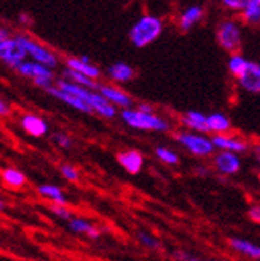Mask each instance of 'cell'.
Segmentation results:
<instances>
[{
  "label": "cell",
  "instance_id": "cell-1",
  "mask_svg": "<svg viewBox=\"0 0 260 261\" xmlns=\"http://www.w3.org/2000/svg\"><path fill=\"white\" fill-rule=\"evenodd\" d=\"M163 32V21L155 15H144L133 25L128 37L136 48H146Z\"/></svg>",
  "mask_w": 260,
  "mask_h": 261
},
{
  "label": "cell",
  "instance_id": "cell-2",
  "mask_svg": "<svg viewBox=\"0 0 260 261\" xmlns=\"http://www.w3.org/2000/svg\"><path fill=\"white\" fill-rule=\"evenodd\" d=\"M122 120L129 126L139 130H155V133H166L170 130V123L155 113H142L139 110L126 109L120 113Z\"/></svg>",
  "mask_w": 260,
  "mask_h": 261
},
{
  "label": "cell",
  "instance_id": "cell-3",
  "mask_svg": "<svg viewBox=\"0 0 260 261\" xmlns=\"http://www.w3.org/2000/svg\"><path fill=\"white\" fill-rule=\"evenodd\" d=\"M15 38L18 40V43L21 45V48L24 49L26 56H31L34 62L40 64V65H45L50 70L55 69L58 65V58L53 51H50L46 46L40 45L34 42L32 38L26 37V35H15Z\"/></svg>",
  "mask_w": 260,
  "mask_h": 261
},
{
  "label": "cell",
  "instance_id": "cell-4",
  "mask_svg": "<svg viewBox=\"0 0 260 261\" xmlns=\"http://www.w3.org/2000/svg\"><path fill=\"white\" fill-rule=\"evenodd\" d=\"M217 43L228 53L235 55L241 48V28L237 21H222L216 31Z\"/></svg>",
  "mask_w": 260,
  "mask_h": 261
},
{
  "label": "cell",
  "instance_id": "cell-5",
  "mask_svg": "<svg viewBox=\"0 0 260 261\" xmlns=\"http://www.w3.org/2000/svg\"><path fill=\"white\" fill-rule=\"evenodd\" d=\"M0 59L13 69H16L22 61H26L24 49L16 38L11 37L5 29H0Z\"/></svg>",
  "mask_w": 260,
  "mask_h": 261
},
{
  "label": "cell",
  "instance_id": "cell-6",
  "mask_svg": "<svg viewBox=\"0 0 260 261\" xmlns=\"http://www.w3.org/2000/svg\"><path fill=\"white\" fill-rule=\"evenodd\" d=\"M176 140L185 150H188L195 156H209L214 153V147L209 137H204L193 133H179L176 134Z\"/></svg>",
  "mask_w": 260,
  "mask_h": 261
},
{
  "label": "cell",
  "instance_id": "cell-7",
  "mask_svg": "<svg viewBox=\"0 0 260 261\" xmlns=\"http://www.w3.org/2000/svg\"><path fill=\"white\" fill-rule=\"evenodd\" d=\"M16 70L22 76L32 78L34 83L43 89L53 86V70H50L45 65H40L34 61H22L16 67Z\"/></svg>",
  "mask_w": 260,
  "mask_h": 261
},
{
  "label": "cell",
  "instance_id": "cell-8",
  "mask_svg": "<svg viewBox=\"0 0 260 261\" xmlns=\"http://www.w3.org/2000/svg\"><path fill=\"white\" fill-rule=\"evenodd\" d=\"M82 100L86 103V106L91 109V112L93 113H98L101 116H104V118H115L116 116V109L113 106H110V103L104 99L98 91H91V89H85V93L82 96Z\"/></svg>",
  "mask_w": 260,
  "mask_h": 261
},
{
  "label": "cell",
  "instance_id": "cell-9",
  "mask_svg": "<svg viewBox=\"0 0 260 261\" xmlns=\"http://www.w3.org/2000/svg\"><path fill=\"white\" fill-rule=\"evenodd\" d=\"M98 93L113 107H123V110H126L131 109L133 106V99L120 88H115L110 85H98Z\"/></svg>",
  "mask_w": 260,
  "mask_h": 261
},
{
  "label": "cell",
  "instance_id": "cell-10",
  "mask_svg": "<svg viewBox=\"0 0 260 261\" xmlns=\"http://www.w3.org/2000/svg\"><path fill=\"white\" fill-rule=\"evenodd\" d=\"M238 82L243 89H246L251 94L260 93V65L254 61H249L246 65V70L238 78Z\"/></svg>",
  "mask_w": 260,
  "mask_h": 261
},
{
  "label": "cell",
  "instance_id": "cell-11",
  "mask_svg": "<svg viewBox=\"0 0 260 261\" xmlns=\"http://www.w3.org/2000/svg\"><path fill=\"white\" fill-rule=\"evenodd\" d=\"M116 161L120 163V166L125 169L128 174L136 175L142 171L144 166V156L137 150H125L116 154Z\"/></svg>",
  "mask_w": 260,
  "mask_h": 261
},
{
  "label": "cell",
  "instance_id": "cell-12",
  "mask_svg": "<svg viewBox=\"0 0 260 261\" xmlns=\"http://www.w3.org/2000/svg\"><path fill=\"white\" fill-rule=\"evenodd\" d=\"M214 166L220 174H237L241 169V161L238 154L228 153V151H220L214 156Z\"/></svg>",
  "mask_w": 260,
  "mask_h": 261
},
{
  "label": "cell",
  "instance_id": "cell-13",
  "mask_svg": "<svg viewBox=\"0 0 260 261\" xmlns=\"http://www.w3.org/2000/svg\"><path fill=\"white\" fill-rule=\"evenodd\" d=\"M211 143L214 148H219L222 151H228V153H243L248 150V143L241 139L231 137V136H225V134H216L211 139Z\"/></svg>",
  "mask_w": 260,
  "mask_h": 261
},
{
  "label": "cell",
  "instance_id": "cell-14",
  "mask_svg": "<svg viewBox=\"0 0 260 261\" xmlns=\"http://www.w3.org/2000/svg\"><path fill=\"white\" fill-rule=\"evenodd\" d=\"M66 65H67L69 70L82 73V75L91 78V80H96V78L101 76V70L96 67L94 64H91L86 56H83V58H67Z\"/></svg>",
  "mask_w": 260,
  "mask_h": 261
},
{
  "label": "cell",
  "instance_id": "cell-15",
  "mask_svg": "<svg viewBox=\"0 0 260 261\" xmlns=\"http://www.w3.org/2000/svg\"><path fill=\"white\" fill-rule=\"evenodd\" d=\"M21 126L22 129L32 137H43L48 134V123L42 118V116H37V115H24L21 118Z\"/></svg>",
  "mask_w": 260,
  "mask_h": 261
},
{
  "label": "cell",
  "instance_id": "cell-16",
  "mask_svg": "<svg viewBox=\"0 0 260 261\" xmlns=\"http://www.w3.org/2000/svg\"><path fill=\"white\" fill-rule=\"evenodd\" d=\"M45 91H46L48 94H51L53 97H56L58 100H61L62 103H66V106H69V107H72V109H75V110H79V112H82V113H93V112H91V109L86 106V103H85L83 100L77 99L75 96H70V94H67V93H64V91L58 89L56 86H50V88H46Z\"/></svg>",
  "mask_w": 260,
  "mask_h": 261
},
{
  "label": "cell",
  "instance_id": "cell-17",
  "mask_svg": "<svg viewBox=\"0 0 260 261\" xmlns=\"http://www.w3.org/2000/svg\"><path fill=\"white\" fill-rule=\"evenodd\" d=\"M204 15V8L200 7V5H192L190 8H187L184 13H182V16L179 19V28L187 32L193 28V24H197Z\"/></svg>",
  "mask_w": 260,
  "mask_h": 261
},
{
  "label": "cell",
  "instance_id": "cell-18",
  "mask_svg": "<svg viewBox=\"0 0 260 261\" xmlns=\"http://www.w3.org/2000/svg\"><path fill=\"white\" fill-rule=\"evenodd\" d=\"M230 245L231 249L241 253V255H246L252 259H258L260 258V247L251 241H246V239H240V238H231L230 239Z\"/></svg>",
  "mask_w": 260,
  "mask_h": 261
},
{
  "label": "cell",
  "instance_id": "cell-19",
  "mask_svg": "<svg viewBox=\"0 0 260 261\" xmlns=\"http://www.w3.org/2000/svg\"><path fill=\"white\" fill-rule=\"evenodd\" d=\"M206 127L207 133H227L231 129V123L228 120V116L224 113H211L206 116Z\"/></svg>",
  "mask_w": 260,
  "mask_h": 261
},
{
  "label": "cell",
  "instance_id": "cell-20",
  "mask_svg": "<svg viewBox=\"0 0 260 261\" xmlns=\"http://www.w3.org/2000/svg\"><path fill=\"white\" fill-rule=\"evenodd\" d=\"M109 76L112 78L113 82H119V83H126L129 80H133L134 76V69L131 67L129 64L125 62H115L112 64L109 70H107Z\"/></svg>",
  "mask_w": 260,
  "mask_h": 261
},
{
  "label": "cell",
  "instance_id": "cell-21",
  "mask_svg": "<svg viewBox=\"0 0 260 261\" xmlns=\"http://www.w3.org/2000/svg\"><path fill=\"white\" fill-rule=\"evenodd\" d=\"M37 193L40 194L42 198H45L48 201H53L55 205H66V202H67L66 194H64V191L56 185H50V184L40 185V187H37Z\"/></svg>",
  "mask_w": 260,
  "mask_h": 261
},
{
  "label": "cell",
  "instance_id": "cell-22",
  "mask_svg": "<svg viewBox=\"0 0 260 261\" xmlns=\"http://www.w3.org/2000/svg\"><path fill=\"white\" fill-rule=\"evenodd\" d=\"M69 229L75 234H85V236H89L93 239H98L99 238V229L93 225L89 223L88 220L85 218H70L69 220Z\"/></svg>",
  "mask_w": 260,
  "mask_h": 261
},
{
  "label": "cell",
  "instance_id": "cell-23",
  "mask_svg": "<svg viewBox=\"0 0 260 261\" xmlns=\"http://www.w3.org/2000/svg\"><path fill=\"white\" fill-rule=\"evenodd\" d=\"M182 123H184L190 130H195V133H207L206 115L201 112L190 110V112L184 113V116H182Z\"/></svg>",
  "mask_w": 260,
  "mask_h": 261
},
{
  "label": "cell",
  "instance_id": "cell-24",
  "mask_svg": "<svg viewBox=\"0 0 260 261\" xmlns=\"http://www.w3.org/2000/svg\"><path fill=\"white\" fill-rule=\"evenodd\" d=\"M2 180L11 188H21L26 185V175L15 167H7L2 171Z\"/></svg>",
  "mask_w": 260,
  "mask_h": 261
},
{
  "label": "cell",
  "instance_id": "cell-25",
  "mask_svg": "<svg viewBox=\"0 0 260 261\" xmlns=\"http://www.w3.org/2000/svg\"><path fill=\"white\" fill-rule=\"evenodd\" d=\"M243 19L248 24H258L260 21V2L258 0H246L243 8Z\"/></svg>",
  "mask_w": 260,
  "mask_h": 261
},
{
  "label": "cell",
  "instance_id": "cell-26",
  "mask_svg": "<svg viewBox=\"0 0 260 261\" xmlns=\"http://www.w3.org/2000/svg\"><path fill=\"white\" fill-rule=\"evenodd\" d=\"M64 76H66L64 80H67V82H70V83H75V85H79V86H82V88H86V89H91V91L98 89V83H96L94 80H91V78L82 75V73H77V72H74V70L66 69V72H64Z\"/></svg>",
  "mask_w": 260,
  "mask_h": 261
},
{
  "label": "cell",
  "instance_id": "cell-27",
  "mask_svg": "<svg viewBox=\"0 0 260 261\" xmlns=\"http://www.w3.org/2000/svg\"><path fill=\"white\" fill-rule=\"evenodd\" d=\"M248 59L244 56H241L240 53H235L231 55L230 59H228V70L231 75H235L237 78H240L243 75V72L246 70V65H248Z\"/></svg>",
  "mask_w": 260,
  "mask_h": 261
},
{
  "label": "cell",
  "instance_id": "cell-28",
  "mask_svg": "<svg viewBox=\"0 0 260 261\" xmlns=\"http://www.w3.org/2000/svg\"><path fill=\"white\" fill-rule=\"evenodd\" d=\"M155 154L158 156V160H161L163 163L170 164V166H174V164L179 163L177 153L170 150V148H166V147H157V148H155Z\"/></svg>",
  "mask_w": 260,
  "mask_h": 261
},
{
  "label": "cell",
  "instance_id": "cell-29",
  "mask_svg": "<svg viewBox=\"0 0 260 261\" xmlns=\"http://www.w3.org/2000/svg\"><path fill=\"white\" fill-rule=\"evenodd\" d=\"M137 238H139V241L142 242V245L147 247V249H160V247H161L160 241H158L157 238H153L152 234L146 232V231H140V232L137 234Z\"/></svg>",
  "mask_w": 260,
  "mask_h": 261
},
{
  "label": "cell",
  "instance_id": "cell-30",
  "mask_svg": "<svg viewBox=\"0 0 260 261\" xmlns=\"http://www.w3.org/2000/svg\"><path fill=\"white\" fill-rule=\"evenodd\" d=\"M61 174H62L64 178L69 180V181H79V178H80L79 171H77L72 164H62L61 166Z\"/></svg>",
  "mask_w": 260,
  "mask_h": 261
},
{
  "label": "cell",
  "instance_id": "cell-31",
  "mask_svg": "<svg viewBox=\"0 0 260 261\" xmlns=\"http://www.w3.org/2000/svg\"><path fill=\"white\" fill-rule=\"evenodd\" d=\"M51 212H53L56 217H59V218H62V220H70L72 218V214L67 211V208L66 207H64V205H51Z\"/></svg>",
  "mask_w": 260,
  "mask_h": 261
},
{
  "label": "cell",
  "instance_id": "cell-32",
  "mask_svg": "<svg viewBox=\"0 0 260 261\" xmlns=\"http://www.w3.org/2000/svg\"><path fill=\"white\" fill-rule=\"evenodd\" d=\"M55 142L58 143L59 147H62V148H70L72 147V139L67 136V134H64V133H58V134H55Z\"/></svg>",
  "mask_w": 260,
  "mask_h": 261
},
{
  "label": "cell",
  "instance_id": "cell-33",
  "mask_svg": "<svg viewBox=\"0 0 260 261\" xmlns=\"http://www.w3.org/2000/svg\"><path fill=\"white\" fill-rule=\"evenodd\" d=\"M244 4H246V0H224L222 2L224 7L231 8V10H243Z\"/></svg>",
  "mask_w": 260,
  "mask_h": 261
},
{
  "label": "cell",
  "instance_id": "cell-34",
  "mask_svg": "<svg viewBox=\"0 0 260 261\" xmlns=\"http://www.w3.org/2000/svg\"><path fill=\"white\" fill-rule=\"evenodd\" d=\"M249 218L254 221V223H258V221H260V208H258V205H254V207L249 208Z\"/></svg>",
  "mask_w": 260,
  "mask_h": 261
},
{
  "label": "cell",
  "instance_id": "cell-35",
  "mask_svg": "<svg viewBox=\"0 0 260 261\" xmlns=\"http://www.w3.org/2000/svg\"><path fill=\"white\" fill-rule=\"evenodd\" d=\"M10 112H11V107L4 99H0V116H7V115H10Z\"/></svg>",
  "mask_w": 260,
  "mask_h": 261
},
{
  "label": "cell",
  "instance_id": "cell-36",
  "mask_svg": "<svg viewBox=\"0 0 260 261\" xmlns=\"http://www.w3.org/2000/svg\"><path fill=\"white\" fill-rule=\"evenodd\" d=\"M137 110L142 113H153V109H152V106H149V103H139Z\"/></svg>",
  "mask_w": 260,
  "mask_h": 261
},
{
  "label": "cell",
  "instance_id": "cell-37",
  "mask_svg": "<svg viewBox=\"0 0 260 261\" xmlns=\"http://www.w3.org/2000/svg\"><path fill=\"white\" fill-rule=\"evenodd\" d=\"M7 208V204H5V201L4 199H0V212H4Z\"/></svg>",
  "mask_w": 260,
  "mask_h": 261
},
{
  "label": "cell",
  "instance_id": "cell-38",
  "mask_svg": "<svg viewBox=\"0 0 260 261\" xmlns=\"http://www.w3.org/2000/svg\"><path fill=\"white\" fill-rule=\"evenodd\" d=\"M188 261H200V259H188Z\"/></svg>",
  "mask_w": 260,
  "mask_h": 261
}]
</instances>
